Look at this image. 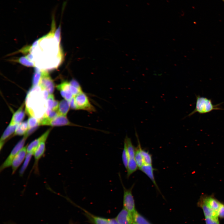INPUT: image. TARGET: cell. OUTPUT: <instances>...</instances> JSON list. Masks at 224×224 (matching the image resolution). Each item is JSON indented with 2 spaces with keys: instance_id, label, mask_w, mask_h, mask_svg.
<instances>
[{
  "instance_id": "cell-1",
  "label": "cell",
  "mask_w": 224,
  "mask_h": 224,
  "mask_svg": "<svg viewBox=\"0 0 224 224\" xmlns=\"http://www.w3.org/2000/svg\"><path fill=\"white\" fill-rule=\"evenodd\" d=\"M44 90L39 86L31 87L27 93L25 103L27 114L39 120L42 118L47 109V99L44 96Z\"/></svg>"
},
{
  "instance_id": "cell-2",
  "label": "cell",
  "mask_w": 224,
  "mask_h": 224,
  "mask_svg": "<svg viewBox=\"0 0 224 224\" xmlns=\"http://www.w3.org/2000/svg\"><path fill=\"white\" fill-rule=\"evenodd\" d=\"M222 103L223 102L214 105L211 99L199 95L196 96L195 108L187 116H190L196 112L200 114H204L213 110H223L220 106Z\"/></svg>"
},
{
  "instance_id": "cell-3",
  "label": "cell",
  "mask_w": 224,
  "mask_h": 224,
  "mask_svg": "<svg viewBox=\"0 0 224 224\" xmlns=\"http://www.w3.org/2000/svg\"><path fill=\"white\" fill-rule=\"evenodd\" d=\"M74 98L76 110H84L90 113L96 111L95 107L90 102L87 96L83 92Z\"/></svg>"
},
{
  "instance_id": "cell-4",
  "label": "cell",
  "mask_w": 224,
  "mask_h": 224,
  "mask_svg": "<svg viewBox=\"0 0 224 224\" xmlns=\"http://www.w3.org/2000/svg\"><path fill=\"white\" fill-rule=\"evenodd\" d=\"M39 124L40 125H49L51 126L68 125L82 127V126L74 124L70 122L66 116L59 115L51 119L42 118L39 120Z\"/></svg>"
},
{
  "instance_id": "cell-5",
  "label": "cell",
  "mask_w": 224,
  "mask_h": 224,
  "mask_svg": "<svg viewBox=\"0 0 224 224\" xmlns=\"http://www.w3.org/2000/svg\"><path fill=\"white\" fill-rule=\"evenodd\" d=\"M119 179L123 189L124 207L132 214L136 210L134 199L132 193V190L134 184L128 189H126L123 184L120 174H119Z\"/></svg>"
},
{
  "instance_id": "cell-6",
  "label": "cell",
  "mask_w": 224,
  "mask_h": 224,
  "mask_svg": "<svg viewBox=\"0 0 224 224\" xmlns=\"http://www.w3.org/2000/svg\"><path fill=\"white\" fill-rule=\"evenodd\" d=\"M27 138L24 136L13 147L10 154L0 167V171L2 172L5 169L11 166L12 160L17 153L24 147Z\"/></svg>"
},
{
  "instance_id": "cell-7",
  "label": "cell",
  "mask_w": 224,
  "mask_h": 224,
  "mask_svg": "<svg viewBox=\"0 0 224 224\" xmlns=\"http://www.w3.org/2000/svg\"><path fill=\"white\" fill-rule=\"evenodd\" d=\"M41 79L38 86L43 90L48 91L49 94H52L54 89V83L49 73L45 70H41Z\"/></svg>"
},
{
  "instance_id": "cell-8",
  "label": "cell",
  "mask_w": 224,
  "mask_h": 224,
  "mask_svg": "<svg viewBox=\"0 0 224 224\" xmlns=\"http://www.w3.org/2000/svg\"><path fill=\"white\" fill-rule=\"evenodd\" d=\"M27 145L24 147L13 158L11 165L12 174L15 173L17 169L24 161L27 153Z\"/></svg>"
},
{
  "instance_id": "cell-9",
  "label": "cell",
  "mask_w": 224,
  "mask_h": 224,
  "mask_svg": "<svg viewBox=\"0 0 224 224\" xmlns=\"http://www.w3.org/2000/svg\"><path fill=\"white\" fill-rule=\"evenodd\" d=\"M115 219L120 224H132L133 222L132 214L124 208L120 211Z\"/></svg>"
},
{
  "instance_id": "cell-10",
  "label": "cell",
  "mask_w": 224,
  "mask_h": 224,
  "mask_svg": "<svg viewBox=\"0 0 224 224\" xmlns=\"http://www.w3.org/2000/svg\"><path fill=\"white\" fill-rule=\"evenodd\" d=\"M47 139L43 140L39 144L35 150L34 156L35 158V162L33 168L36 173L38 172V165L39 160L44 154L45 150V142Z\"/></svg>"
},
{
  "instance_id": "cell-11",
  "label": "cell",
  "mask_w": 224,
  "mask_h": 224,
  "mask_svg": "<svg viewBox=\"0 0 224 224\" xmlns=\"http://www.w3.org/2000/svg\"><path fill=\"white\" fill-rule=\"evenodd\" d=\"M50 129H49L39 138L32 141L27 145V153L33 154L40 143L44 140L47 139L50 133Z\"/></svg>"
},
{
  "instance_id": "cell-12",
  "label": "cell",
  "mask_w": 224,
  "mask_h": 224,
  "mask_svg": "<svg viewBox=\"0 0 224 224\" xmlns=\"http://www.w3.org/2000/svg\"><path fill=\"white\" fill-rule=\"evenodd\" d=\"M25 104L23 103L19 108L13 114L10 124H18L23 120L25 116V112L23 108Z\"/></svg>"
},
{
  "instance_id": "cell-13",
  "label": "cell",
  "mask_w": 224,
  "mask_h": 224,
  "mask_svg": "<svg viewBox=\"0 0 224 224\" xmlns=\"http://www.w3.org/2000/svg\"><path fill=\"white\" fill-rule=\"evenodd\" d=\"M18 124L12 125L9 124L5 130L2 134L0 140V150L1 151L2 148L5 142L14 133L17 126Z\"/></svg>"
},
{
  "instance_id": "cell-14",
  "label": "cell",
  "mask_w": 224,
  "mask_h": 224,
  "mask_svg": "<svg viewBox=\"0 0 224 224\" xmlns=\"http://www.w3.org/2000/svg\"><path fill=\"white\" fill-rule=\"evenodd\" d=\"M139 169L149 177L157 190L161 193L155 180L153 172L155 169L152 167V165H144Z\"/></svg>"
},
{
  "instance_id": "cell-15",
  "label": "cell",
  "mask_w": 224,
  "mask_h": 224,
  "mask_svg": "<svg viewBox=\"0 0 224 224\" xmlns=\"http://www.w3.org/2000/svg\"><path fill=\"white\" fill-rule=\"evenodd\" d=\"M136 135L137 138L138 145L137 147L136 148L135 159L138 168L140 169L144 165V162L141 152L142 148L136 132Z\"/></svg>"
},
{
  "instance_id": "cell-16",
  "label": "cell",
  "mask_w": 224,
  "mask_h": 224,
  "mask_svg": "<svg viewBox=\"0 0 224 224\" xmlns=\"http://www.w3.org/2000/svg\"><path fill=\"white\" fill-rule=\"evenodd\" d=\"M70 108L68 101L64 99L59 102L58 109V115L66 116Z\"/></svg>"
},
{
  "instance_id": "cell-17",
  "label": "cell",
  "mask_w": 224,
  "mask_h": 224,
  "mask_svg": "<svg viewBox=\"0 0 224 224\" xmlns=\"http://www.w3.org/2000/svg\"><path fill=\"white\" fill-rule=\"evenodd\" d=\"M124 143L126 145L129 159L135 158L136 148L133 145L131 139L126 136Z\"/></svg>"
},
{
  "instance_id": "cell-18",
  "label": "cell",
  "mask_w": 224,
  "mask_h": 224,
  "mask_svg": "<svg viewBox=\"0 0 224 224\" xmlns=\"http://www.w3.org/2000/svg\"><path fill=\"white\" fill-rule=\"evenodd\" d=\"M91 221L94 224H109V219L100 217L92 215L84 210Z\"/></svg>"
},
{
  "instance_id": "cell-19",
  "label": "cell",
  "mask_w": 224,
  "mask_h": 224,
  "mask_svg": "<svg viewBox=\"0 0 224 224\" xmlns=\"http://www.w3.org/2000/svg\"><path fill=\"white\" fill-rule=\"evenodd\" d=\"M138 168L135 158L129 159L127 168V177L128 178Z\"/></svg>"
},
{
  "instance_id": "cell-20",
  "label": "cell",
  "mask_w": 224,
  "mask_h": 224,
  "mask_svg": "<svg viewBox=\"0 0 224 224\" xmlns=\"http://www.w3.org/2000/svg\"><path fill=\"white\" fill-rule=\"evenodd\" d=\"M28 129L27 121L21 122L18 124L14 133V135L21 136L25 135Z\"/></svg>"
},
{
  "instance_id": "cell-21",
  "label": "cell",
  "mask_w": 224,
  "mask_h": 224,
  "mask_svg": "<svg viewBox=\"0 0 224 224\" xmlns=\"http://www.w3.org/2000/svg\"><path fill=\"white\" fill-rule=\"evenodd\" d=\"M41 72L40 70L37 68H35V72L32 77V87L38 86L41 79Z\"/></svg>"
},
{
  "instance_id": "cell-22",
  "label": "cell",
  "mask_w": 224,
  "mask_h": 224,
  "mask_svg": "<svg viewBox=\"0 0 224 224\" xmlns=\"http://www.w3.org/2000/svg\"><path fill=\"white\" fill-rule=\"evenodd\" d=\"M133 221L138 224H151L136 210L132 213Z\"/></svg>"
},
{
  "instance_id": "cell-23",
  "label": "cell",
  "mask_w": 224,
  "mask_h": 224,
  "mask_svg": "<svg viewBox=\"0 0 224 224\" xmlns=\"http://www.w3.org/2000/svg\"><path fill=\"white\" fill-rule=\"evenodd\" d=\"M141 152L142 155L144 165H152V155L149 152L146 151L142 148Z\"/></svg>"
},
{
  "instance_id": "cell-24",
  "label": "cell",
  "mask_w": 224,
  "mask_h": 224,
  "mask_svg": "<svg viewBox=\"0 0 224 224\" xmlns=\"http://www.w3.org/2000/svg\"><path fill=\"white\" fill-rule=\"evenodd\" d=\"M32 155H33V154L32 153H27L24 162L19 171V174L21 176H22L23 174L30 162Z\"/></svg>"
},
{
  "instance_id": "cell-25",
  "label": "cell",
  "mask_w": 224,
  "mask_h": 224,
  "mask_svg": "<svg viewBox=\"0 0 224 224\" xmlns=\"http://www.w3.org/2000/svg\"><path fill=\"white\" fill-rule=\"evenodd\" d=\"M27 121L28 124V130L40 125L39 120L35 117L30 116Z\"/></svg>"
},
{
  "instance_id": "cell-26",
  "label": "cell",
  "mask_w": 224,
  "mask_h": 224,
  "mask_svg": "<svg viewBox=\"0 0 224 224\" xmlns=\"http://www.w3.org/2000/svg\"><path fill=\"white\" fill-rule=\"evenodd\" d=\"M122 158L123 165L126 169L129 157L126 145L124 143V147L122 152Z\"/></svg>"
},
{
  "instance_id": "cell-27",
  "label": "cell",
  "mask_w": 224,
  "mask_h": 224,
  "mask_svg": "<svg viewBox=\"0 0 224 224\" xmlns=\"http://www.w3.org/2000/svg\"><path fill=\"white\" fill-rule=\"evenodd\" d=\"M18 62L21 64L29 67H34L35 64L33 62L30 61L26 57H21L19 58Z\"/></svg>"
},
{
  "instance_id": "cell-28",
  "label": "cell",
  "mask_w": 224,
  "mask_h": 224,
  "mask_svg": "<svg viewBox=\"0 0 224 224\" xmlns=\"http://www.w3.org/2000/svg\"><path fill=\"white\" fill-rule=\"evenodd\" d=\"M55 100L53 94H49L47 100V109L53 110Z\"/></svg>"
},
{
  "instance_id": "cell-29",
  "label": "cell",
  "mask_w": 224,
  "mask_h": 224,
  "mask_svg": "<svg viewBox=\"0 0 224 224\" xmlns=\"http://www.w3.org/2000/svg\"><path fill=\"white\" fill-rule=\"evenodd\" d=\"M205 221L206 224H220L218 217H205Z\"/></svg>"
},
{
  "instance_id": "cell-30",
  "label": "cell",
  "mask_w": 224,
  "mask_h": 224,
  "mask_svg": "<svg viewBox=\"0 0 224 224\" xmlns=\"http://www.w3.org/2000/svg\"><path fill=\"white\" fill-rule=\"evenodd\" d=\"M61 25H59L57 29L55 32L54 36L56 38L57 41L59 43H60V33H61Z\"/></svg>"
},
{
  "instance_id": "cell-31",
  "label": "cell",
  "mask_w": 224,
  "mask_h": 224,
  "mask_svg": "<svg viewBox=\"0 0 224 224\" xmlns=\"http://www.w3.org/2000/svg\"><path fill=\"white\" fill-rule=\"evenodd\" d=\"M218 217L221 218H224V204L222 203L218 212Z\"/></svg>"
},
{
  "instance_id": "cell-32",
  "label": "cell",
  "mask_w": 224,
  "mask_h": 224,
  "mask_svg": "<svg viewBox=\"0 0 224 224\" xmlns=\"http://www.w3.org/2000/svg\"><path fill=\"white\" fill-rule=\"evenodd\" d=\"M109 224H120L117 221L116 219H109Z\"/></svg>"
},
{
  "instance_id": "cell-33",
  "label": "cell",
  "mask_w": 224,
  "mask_h": 224,
  "mask_svg": "<svg viewBox=\"0 0 224 224\" xmlns=\"http://www.w3.org/2000/svg\"><path fill=\"white\" fill-rule=\"evenodd\" d=\"M132 224H138L135 223V222H133Z\"/></svg>"
},
{
  "instance_id": "cell-34",
  "label": "cell",
  "mask_w": 224,
  "mask_h": 224,
  "mask_svg": "<svg viewBox=\"0 0 224 224\" xmlns=\"http://www.w3.org/2000/svg\"><path fill=\"white\" fill-rule=\"evenodd\" d=\"M222 0V1L224 2V0Z\"/></svg>"
}]
</instances>
